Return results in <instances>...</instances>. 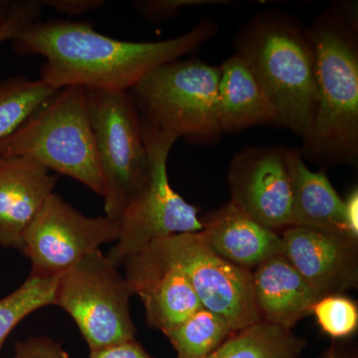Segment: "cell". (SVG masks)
<instances>
[{
  "label": "cell",
  "mask_w": 358,
  "mask_h": 358,
  "mask_svg": "<svg viewBox=\"0 0 358 358\" xmlns=\"http://www.w3.org/2000/svg\"><path fill=\"white\" fill-rule=\"evenodd\" d=\"M320 358H357V355L343 348H333L327 350Z\"/></svg>",
  "instance_id": "cell-30"
},
{
  "label": "cell",
  "mask_w": 358,
  "mask_h": 358,
  "mask_svg": "<svg viewBox=\"0 0 358 358\" xmlns=\"http://www.w3.org/2000/svg\"><path fill=\"white\" fill-rule=\"evenodd\" d=\"M117 268L98 250L56 279L54 306L74 320L90 352L136 339L131 289Z\"/></svg>",
  "instance_id": "cell-7"
},
{
  "label": "cell",
  "mask_w": 358,
  "mask_h": 358,
  "mask_svg": "<svg viewBox=\"0 0 358 358\" xmlns=\"http://www.w3.org/2000/svg\"><path fill=\"white\" fill-rule=\"evenodd\" d=\"M235 48L267 94L275 124L305 140L317 103L315 53L307 30L289 16L266 11L241 28Z\"/></svg>",
  "instance_id": "cell-2"
},
{
  "label": "cell",
  "mask_w": 358,
  "mask_h": 358,
  "mask_svg": "<svg viewBox=\"0 0 358 358\" xmlns=\"http://www.w3.org/2000/svg\"><path fill=\"white\" fill-rule=\"evenodd\" d=\"M0 155L26 157L105 195V181L90 117L87 90L56 91L10 136L0 141Z\"/></svg>",
  "instance_id": "cell-4"
},
{
  "label": "cell",
  "mask_w": 358,
  "mask_h": 358,
  "mask_svg": "<svg viewBox=\"0 0 358 358\" xmlns=\"http://www.w3.org/2000/svg\"><path fill=\"white\" fill-rule=\"evenodd\" d=\"M40 3L67 15L78 16L100 8L105 2L103 0H43Z\"/></svg>",
  "instance_id": "cell-28"
},
{
  "label": "cell",
  "mask_w": 358,
  "mask_h": 358,
  "mask_svg": "<svg viewBox=\"0 0 358 358\" xmlns=\"http://www.w3.org/2000/svg\"><path fill=\"white\" fill-rule=\"evenodd\" d=\"M315 59L317 103L303 152L355 164L358 157V48L341 11H324L307 30Z\"/></svg>",
  "instance_id": "cell-3"
},
{
  "label": "cell",
  "mask_w": 358,
  "mask_h": 358,
  "mask_svg": "<svg viewBox=\"0 0 358 358\" xmlns=\"http://www.w3.org/2000/svg\"><path fill=\"white\" fill-rule=\"evenodd\" d=\"M217 25L200 20L189 31L155 42L122 41L96 32L89 22L35 20L11 41L20 55L45 59L40 79L56 91L80 86L129 92L155 68L196 50Z\"/></svg>",
  "instance_id": "cell-1"
},
{
  "label": "cell",
  "mask_w": 358,
  "mask_h": 358,
  "mask_svg": "<svg viewBox=\"0 0 358 358\" xmlns=\"http://www.w3.org/2000/svg\"><path fill=\"white\" fill-rule=\"evenodd\" d=\"M312 313L322 331L331 338H348L357 331V303L343 294L322 296L313 306Z\"/></svg>",
  "instance_id": "cell-23"
},
{
  "label": "cell",
  "mask_w": 358,
  "mask_h": 358,
  "mask_svg": "<svg viewBox=\"0 0 358 358\" xmlns=\"http://www.w3.org/2000/svg\"><path fill=\"white\" fill-rule=\"evenodd\" d=\"M141 126L148 171L117 221L119 235L107 255L117 267L157 240L203 229L196 207L174 192L167 176V159L178 136L143 121Z\"/></svg>",
  "instance_id": "cell-6"
},
{
  "label": "cell",
  "mask_w": 358,
  "mask_h": 358,
  "mask_svg": "<svg viewBox=\"0 0 358 358\" xmlns=\"http://www.w3.org/2000/svg\"><path fill=\"white\" fill-rule=\"evenodd\" d=\"M41 6L40 1H18L11 4L8 20L0 28V44L13 41L25 27L37 20Z\"/></svg>",
  "instance_id": "cell-24"
},
{
  "label": "cell",
  "mask_w": 358,
  "mask_h": 358,
  "mask_svg": "<svg viewBox=\"0 0 358 358\" xmlns=\"http://www.w3.org/2000/svg\"><path fill=\"white\" fill-rule=\"evenodd\" d=\"M254 300L261 320L291 331L312 313L320 296L284 255L251 271Z\"/></svg>",
  "instance_id": "cell-16"
},
{
  "label": "cell",
  "mask_w": 358,
  "mask_h": 358,
  "mask_svg": "<svg viewBox=\"0 0 358 358\" xmlns=\"http://www.w3.org/2000/svg\"><path fill=\"white\" fill-rule=\"evenodd\" d=\"M284 256L320 298L358 284V238L291 226L281 233Z\"/></svg>",
  "instance_id": "cell-12"
},
{
  "label": "cell",
  "mask_w": 358,
  "mask_h": 358,
  "mask_svg": "<svg viewBox=\"0 0 358 358\" xmlns=\"http://www.w3.org/2000/svg\"><path fill=\"white\" fill-rule=\"evenodd\" d=\"M148 246L185 273L202 307L223 317L234 333L260 322L251 271L218 256L199 232L171 235Z\"/></svg>",
  "instance_id": "cell-9"
},
{
  "label": "cell",
  "mask_w": 358,
  "mask_h": 358,
  "mask_svg": "<svg viewBox=\"0 0 358 358\" xmlns=\"http://www.w3.org/2000/svg\"><path fill=\"white\" fill-rule=\"evenodd\" d=\"M303 345L291 331L260 320L233 334L206 358H299Z\"/></svg>",
  "instance_id": "cell-19"
},
{
  "label": "cell",
  "mask_w": 358,
  "mask_h": 358,
  "mask_svg": "<svg viewBox=\"0 0 358 358\" xmlns=\"http://www.w3.org/2000/svg\"><path fill=\"white\" fill-rule=\"evenodd\" d=\"M200 231L207 246L228 262L252 271L268 259L284 255L282 235L228 203L209 214Z\"/></svg>",
  "instance_id": "cell-15"
},
{
  "label": "cell",
  "mask_w": 358,
  "mask_h": 358,
  "mask_svg": "<svg viewBox=\"0 0 358 358\" xmlns=\"http://www.w3.org/2000/svg\"><path fill=\"white\" fill-rule=\"evenodd\" d=\"M122 265L131 294L143 301L148 326L162 333L166 334L203 308L185 273L152 246Z\"/></svg>",
  "instance_id": "cell-13"
},
{
  "label": "cell",
  "mask_w": 358,
  "mask_h": 358,
  "mask_svg": "<svg viewBox=\"0 0 358 358\" xmlns=\"http://www.w3.org/2000/svg\"><path fill=\"white\" fill-rule=\"evenodd\" d=\"M291 152L284 147L247 148L228 171L230 203L277 232L293 225Z\"/></svg>",
  "instance_id": "cell-11"
},
{
  "label": "cell",
  "mask_w": 358,
  "mask_h": 358,
  "mask_svg": "<svg viewBox=\"0 0 358 358\" xmlns=\"http://www.w3.org/2000/svg\"><path fill=\"white\" fill-rule=\"evenodd\" d=\"M228 3L221 0H148L138 1L136 6L141 14L147 20L157 21L166 20L176 15L181 9L188 6H206V4Z\"/></svg>",
  "instance_id": "cell-25"
},
{
  "label": "cell",
  "mask_w": 358,
  "mask_h": 358,
  "mask_svg": "<svg viewBox=\"0 0 358 358\" xmlns=\"http://www.w3.org/2000/svg\"><path fill=\"white\" fill-rule=\"evenodd\" d=\"M56 279L30 275L20 288L0 299V352L7 336L21 320L35 310L54 306Z\"/></svg>",
  "instance_id": "cell-22"
},
{
  "label": "cell",
  "mask_w": 358,
  "mask_h": 358,
  "mask_svg": "<svg viewBox=\"0 0 358 358\" xmlns=\"http://www.w3.org/2000/svg\"><path fill=\"white\" fill-rule=\"evenodd\" d=\"M89 358H152L136 341H124L90 352Z\"/></svg>",
  "instance_id": "cell-27"
},
{
  "label": "cell",
  "mask_w": 358,
  "mask_h": 358,
  "mask_svg": "<svg viewBox=\"0 0 358 358\" xmlns=\"http://www.w3.org/2000/svg\"><path fill=\"white\" fill-rule=\"evenodd\" d=\"M220 70L197 59L171 61L141 79L131 95L141 121L194 143L220 138L217 99Z\"/></svg>",
  "instance_id": "cell-5"
},
{
  "label": "cell",
  "mask_w": 358,
  "mask_h": 358,
  "mask_svg": "<svg viewBox=\"0 0 358 358\" xmlns=\"http://www.w3.org/2000/svg\"><path fill=\"white\" fill-rule=\"evenodd\" d=\"M57 178L26 157L0 155V246L21 251L23 238Z\"/></svg>",
  "instance_id": "cell-14"
},
{
  "label": "cell",
  "mask_w": 358,
  "mask_h": 358,
  "mask_svg": "<svg viewBox=\"0 0 358 358\" xmlns=\"http://www.w3.org/2000/svg\"><path fill=\"white\" fill-rule=\"evenodd\" d=\"M13 358H69V355L57 341L36 336L16 343Z\"/></svg>",
  "instance_id": "cell-26"
},
{
  "label": "cell",
  "mask_w": 358,
  "mask_h": 358,
  "mask_svg": "<svg viewBox=\"0 0 358 358\" xmlns=\"http://www.w3.org/2000/svg\"><path fill=\"white\" fill-rule=\"evenodd\" d=\"M218 122L222 133L275 124V113L244 59L234 54L219 66Z\"/></svg>",
  "instance_id": "cell-17"
},
{
  "label": "cell",
  "mask_w": 358,
  "mask_h": 358,
  "mask_svg": "<svg viewBox=\"0 0 358 358\" xmlns=\"http://www.w3.org/2000/svg\"><path fill=\"white\" fill-rule=\"evenodd\" d=\"M233 334L223 317L201 308L166 336L178 358H206Z\"/></svg>",
  "instance_id": "cell-20"
},
{
  "label": "cell",
  "mask_w": 358,
  "mask_h": 358,
  "mask_svg": "<svg viewBox=\"0 0 358 358\" xmlns=\"http://www.w3.org/2000/svg\"><path fill=\"white\" fill-rule=\"evenodd\" d=\"M55 92L41 79L14 76L0 81V141L10 136Z\"/></svg>",
  "instance_id": "cell-21"
},
{
  "label": "cell",
  "mask_w": 358,
  "mask_h": 358,
  "mask_svg": "<svg viewBox=\"0 0 358 358\" xmlns=\"http://www.w3.org/2000/svg\"><path fill=\"white\" fill-rule=\"evenodd\" d=\"M117 235V221L84 215L53 192L26 231L21 252L31 261L30 275L55 278Z\"/></svg>",
  "instance_id": "cell-10"
},
{
  "label": "cell",
  "mask_w": 358,
  "mask_h": 358,
  "mask_svg": "<svg viewBox=\"0 0 358 358\" xmlns=\"http://www.w3.org/2000/svg\"><path fill=\"white\" fill-rule=\"evenodd\" d=\"M86 90L105 181V216L119 221L148 171L141 115L131 92Z\"/></svg>",
  "instance_id": "cell-8"
},
{
  "label": "cell",
  "mask_w": 358,
  "mask_h": 358,
  "mask_svg": "<svg viewBox=\"0 0 358 358\" xmlns=\"http://www.w3.org/2000/svg\"><path fill=\"white\" fill-rule=\"evenodd\" d=\"M11 4L8 2L0 1V28L4 25L6 20H8L9 13H10Z\"/></svg>",
  "instance_id": "cell-31"
},
{
  "label": "cell",
  "mask_w": 358,
  "mask_h": 358,
  "mask_svg": "<svg viewBox=\"0 0 358 358\" xmlns=\"http://www.w3.org/2000/svg\"><path fill=\"white\" fill-rule=\"evenodd\" d=\"M345 201V220L350 234L358 238V192L357 188L348 194Z\"/></svg>",
  "instance_id": "cell-29"
},
{
  "label": "cell",
  "mask_w": 358,
  "mask_h": 358,
  "mask_svg": "<svg viewBox=\"0 0 358 358\" xmlns=\"http://www.w3.org/2000/svg\"><path fill=\"white\" fill-rule=\"evenodd\" d=\"M291 176L292 226L350 234L345 225V201L334 190L326 174L308 169L301 152L296 150L291 152Z\"/></svg>",
  "instance_id": "cell-18"
}]
</instances>
